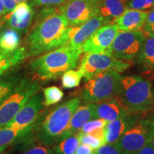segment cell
Returning <instances> with one entry per match:
<instances>
[{"label":"cell","mask_w":154,"mask_h":154,"mask_svg":"<svg viewBox=\"0 0 154 154\" xmlns=\"http://www.w3.org/2000/svg\"><path fill=\"white\" fill-rule=\"evenodd\" d=\"M21 83V82H20ZM13 77L0 79V103L20 84Z\"/></svg>","instance_id":"4316f807"},{"label":"cell","mask_w":154,"mask_h":154,"mask_svg":"<svg viewBox=\"0 0 154 154\" xmlns=\"http://www.w3.org/2000/svg\"><path fill=\"white\" fill-rule=\"evenodd\" d=\"M22 131L5 126L0 128V153L4 152L21 134Z\"/></svg>","instance_id":"603a6c76"},{"label":"cell","mask_w":154,"mask_h":154,"mask_svg":"<svg viewBox=\"0 0 154 154\" xmlns=\"http://www.w3.org/2000/svg\"><path fill=\"white\" fill-rule=\"evenodd\" d=\"M109 24H111L110 21L101 15L96 14L79 26H69L68 45L80 48L96 31L104 25Z\"/></svg>","instance_id":"4fadbf2b"},{"label":"cell","mask_w":154,"mask_h":154,"mask_svg":"<svg viewBox=\"0 0 154 154\" xmlns=\"http://www.w3.org/2000/svg\"><path fill=\"white\" fill-rule=\"evenodd\" d=\"M129 113L131 112L119 97L95 103V119H103L109 122L126 116Z\"/></svg>","instance_id":"2e32d148"},{"label":"cell","mask_w":154,"mask_h":154,"mask_svg":"<svg viewBox=\"0 0 154 154\" xmlns=\"http://www.w3.org/2000/svg\"><path fill=\"white\" fill-rule=\"evenodd\" d=\"M43 105L44 104L42 95L37 92L23 106L12 121L7 126L24 132L36 121Z\"/></svg>","instance_id":"7c38bea8"},{"label":"cell","mask_w":154,"mask_h":154,"mask_svg":"<svg viewBox=\"0 0 154 154\" xmlns=\"http://www.w3.org/2000/svg\"><path fill=\"white\" fill-rule=\"evenodd\" d=\"M0 36H1V34H0Z\"/></svg>","instance_id":"bcb514c9"},{"label":"cell","mask_w":154,"mask_h":154,"mask_svg":"<svg viewBox=\"0 0 154 154\" xmlns=\"http://www.w3.org/2000/svg\"><path fill=\"white\" fill-rule=\"evenodd\" d=\"M96 154H123L116 144L106 143L96 150Z\"/></svg>","instance_id":"1f68e13d"},{"label":"cell","mask_w":154,"mask_h":154,"mask_svg":"<svg viewBox=\"0 0 154 154\" xmlns=\"http://www.w3.org/2000/svg\"><path fill=\"white\" fill-rule=\"evenodd\" d=\"M154 136V112L143 113L138 122L121 136L116 145L123 154H134L151 143Z\"/></svg>","instance_id":"8992f818"},{"label":"cell","mask_w":154,"mask_h":154,"mask_svg":"<svg viewBox=\"0 0 154 154\" xmlns=\"http://www.w3.org/2000/svg\"><path fill=\"white\" fill-rule=\"evenodd\" d=\"M126 1H127V2H128V0H126Z\"/></svg>","instance_id":"f6af8a7d"},{"label":"cell","mask_w":154,"mask_h":154,"mask_svg":"<svg viewBox=\"0 0 154 154\" xmlns=\"http://www.w3.org/2000/svg\"><path fill=\"white\" fill-rule=\"evenodd\" d=\"M123 76L113 70L105 71L87 80L79 91L80 99L96 103L119 96Z\"/></svg>","instance_id":"5b68a950"},{"label":"cell","mask_w":154,"mask_h":154,"mask_svg":"<svg viewBox=\"0 0 154 154\" xmlns=\"http://www.w3.org/2000/svg\"><path fill=\"white\" fill-rule=\"evenodd\" d=\"M94 110L95 103H91L81 105L77 108L71 118L69 126L63 134L61 140L78 133L86 123L95 119Z\"/></svg>","instance_id":"ac0fdd59"},{"label":"cell","mask_w":154,"mask_h":154,"mask_svg":"<svg viewBox=\"0 0 154 154\" xmlns=\"http://www.w3.org/2000/svg\"><path fill=\"white\" fill-rule=\"evenodd\" d=\"M75 154H96V150L85 144H81L77 148Z\"/></svg>","instance_id":"e575fe53"},{"label":"cell","mask_w":154,"mask_h":154,"mask_svg":"<svg viewBox=\"0 0 154 154\" xmlns=\"http://www.w3.org/2000/svg\"><path fill=\"white\" fill-rule=\"evenodd\" d=\"M153 111V112H154V105H153V109H152V111Z\"/></svg>","instance_id":"ee69618b"},{"label":"cell","mask_w":154,"mask_h":154,"mask_svg":"<svg viewBox=\"0 0 154 154\" xmlns=\"http://www.w3.org/2000/svg\"><path fill=\"white\" fill-rule=\"evenodd\" d=\"M82 54L80 48L63 46L33 59L30 66L38 78L54 79L67 71L76 68Z\"/></svg>","instance_id":"7a4b0ae2"},{"label":"cell","mask_w":154,"mask_h":154,"mask_svg":"<svg viewBox=\"0 0 154 154\" xmlns=\"http://www.w3.org/2000/svg\"><path fill=\"white\" fill-rule=\"evenodd\" d=\"M44 96V104L46 106L59 103L63 97V92L59 87L55 86H49L43 89Z\"/></svg>","instance_id":"484cf974"},{"label":"cell","mask_w":154,"mask_h":154,"mask_svg":"<svg viewBox=\"0 0 154 154\" xmlns=\"http://www.w3.org/2000/svg\"><path fill=\"white\" fill-rule=\"evenodd\" d=\"M79 97H75L58 106L47 115L38 127L36 135L38 140L45 145L60 141L68 127L71 118L80 106Z\"/></svg>","instance_id":"277c9868"},{"label":"cell","mask_w":154,"mask_h":154,"mask_svg":"<svg viewBox=\"0 0 154 154\" xmlns=\"http://www.w3.org/2000/svg\"><path fill=\"white\" fill-rule=\"evenodd\" d=\"M66 0H32L31 5L32 7H42L44 8L48 7H60Z\"/></svg>","instance_id":"4dcf8cb0"},{"label":"cell","mask_w":154,"mask_h":154,"mask_svg":"<svg viewBox=\"0 0 154 154\" xmlns=\"http://www.w3.org/2000/svg\"><path fill=\"white\" fill-rule=\"evenodd\" d=\"M34 11L32 6L27 2L19 3L14 10L5 15V21L12 29L19 33L26 32L34 20Z\"/></svg>","instance_id":"5bb4252c"},{"label":"cell","mask_w":154,"mask_h":154,"mask_svg":"<svg viewBox=\"0 0 154 154\" xmlns=\"http://www.w3.org/2000/svg\"><path fill=\"white\" fill-rule=\"evenodd\" d=\"M107 123L108 121L103 119H94V120H91L88 121L87 123H86L83 126L82 129L78 133H79L81 134H89L90 132L96 129V128H105Z\"/></svg>","instance_id":"f1b7e54d"},{"label":"cell","mask_w":154,"mask_h":154,"mask_svg":"<svg viewBox=\"0 0 154 154\" xmlns=\"http://www.w3.org/2000/svg\"><path fill=\"white\" fill-rule=\"evenodd\" d=\"M0 24H1V23H0Z\"/></svg>","instance_id":"7dc6e473"},{"label":"cell","mask_w":154,"mask_h":154,"mask_svg":"<svg viewBox=\"0 0 154 154\" xmlns=\"http://www.w3.org/2000/svg\"><path fill=\"white\" fill-rule=\"evenodd\" d=\"M154 30V7L151 11L148 13L147 18H146V23L142 29V32L146 35L148 33Z\"/></svg>","instance_id":"d6a6232c"},{"label":"cell","mask_w":154,"mask_h":154,"mask_svg":"<svg viewBox=\"0 0 154 154\" xmlns=\"http://www.w3.org/2000/svg\"><path fill=\"white\" fill-rule=\"evenodd\" d=\"M146 36H148V37L154 38V30H153V31H151V32H149V33H148V34L146 35Z\"/></svg>","instance_id":"f35d334b"},{"label":"cell","mask_w":154,"mask_h":154,"mask_svg":"<svg viewBox=\"0 0 154 154\" xmlns=\"http://www.w3.org/2000/svg\"><path fill=\"white\" fill-rule=\"evenodd\" d=\"M79 143V133H76L60 140V143L56 147V152L57 154H75Z\"/></svg>","instance_id":"cb8c5ba5"},{"label":"cell","mask_w":154,"mask_h":154,"mask_svg":"<svg viewBox=\"0 0 154 154\" xmlns=\"http://www.w3.org/2000/svg\"><path fill=\"white\" fill-rule=\"evenodd\" d=\"M140 116L141 115L131 113L122 118L109 121L105 127L106 143H116L121 136L138 122Z\"/></svg>","instance_id":"9a60e30c"},{"label":"cell","mask_w":154,"mask_h":154,"mask_svg":"<svg viewBox=\"0 0 154 154\" xmlns=\"http://www.w3.org/2000/svg\"><path fill=\"white\" fill-rule=\"evenodd\" d=\"M95 7L97 14L110 21L111 24H114L128 8L126 0H95Z\"/></svg>","instance_id":"d6986e66"},{"label":"cell","mask_w":154,"mask_h":154,"mask_svg":"<svg viewBox=\"0 0 154 154\" xmlns=\"http://www.w3.org/2000/svg\"><path fill=\"white\" fill-rule=\"evenodd\" d=\"M2 2L7 14L14 10L17 5V3L15 0H2Z\"/></svg>","instance_id":"d590c367"},{"label":"cell","mask_w":154,"mask_h":154,"mask_svg":"<svg viewBox=\"0 0 154 154\" xmlns=\"http://www.w3.org/2000/svg\"><path fill=\"white\" fill-rule=\"evenodd\" d=\"M80 143L85 144L91 147L94 150H97L101 146L106 144V140L99 138L91 134H79Z\"/></svg>","instance_id":"83f0119b"},{"label":"cell","mask_w":154,"mask_h":154,"mask_svg":"<svg viewBox=\"0 0 154 154\" xmlns=\"http://www.w3.org/2000/svg\"><path fill=\"white\" fill-rule=\"evenodd\" d=\"M154 7V0H128L127 7L129 9L146 11Z\"/></svg>","instance_id":"f546056e"},{"label":"cell","mask_w":154,"mask_h":154,"mask_svg":"<svg viewBox=\"0 0 154 154\" xmlns=\"http://www.w3.org/2000/svg\"><path fill=\"white\" fill-rule=\"evenodd\" d=\"M146 38L142 30L119 31L111 45L110 53L116 59L130 62L137 57Z\"/></svg>","instance_id":"9c48e42d"},{"label":"cell","mask_w":154,"mask_h":154,"mask_svg":"<svg viewBox=\"0 0 154 154\" xmlns=\"http://www.w3.org/2000/svg\"><path fill=\"white\" fill-rule=\"evenodd\" d=\"M39 89L40 86L36 83L22 82L6 96L0 103V128L10 123L23 106Z\"/></svg>","instance_id":"52a82bcc"},{"label":"cell","mask_w":154,"mask_h":154,"mask_svg":"<svg viewBox=\"0 0 154 154\" xmlns=\"http://www.w3.org/2000/svg\"><path fill=\"white\" fill-rule=\"evenodd\" d=\"M152 91H153V96H154V86H153V87H152Z\"/></svg>","instance_id":"b9f144b4"},{"label":"cell","mask_w":154,"mask_h":154,"mask_svg":"<svg viewBox=\"0 0 154 154\" xmlns=\"http://www.w3.org/2000/svg\"><path fill=\"white\" fill-rule=\"evenodd\" d=\"M131 63L116 59L109 52L86 53L83 57L79 70L86 80L105 71L113 70L119 73L129 68Z\"/></svg>","instance_id":"ba28073f"},{"label":"cell","mask_w":154,"mask_h":154,"mask_svg":"<svg viewBox=\"0 0 154 154\" xmlns=\"http://www.w3.org/2000/svg\"><path fill=\"white\" fill-rule=\"evenodd\" d=\"M69 25L59 11L40 19L29 35L28 56H38L68 45Z\"/></svg>","instance_id":"6da1fadb"},{"label":"cell","mask_w":154,"mask_h":154,"mask_svg":"<svg viewBox=\"0 0 154 154\" xmlns=\"http://www.w3.org/2000/svg\"><path fill=\"white\" fill-rule=\"evenodd\" d=\"M0 154H9V153H4V152H2V153H0Z\"/></svg>","instance_id":"7bdbcfd3"},{"label":"cell","mask_w":154,"mask_h":154,"mask_svg":"<svg viewBox=\"0 0 154 154\" xmlns=\"http://www.w3.org/2000/svg\"><path fill=\"white\" fill-rule=\"evenodd\" d=\"M7 14L6 13V10L5 7H4V5L2 2V0H0V17L2 16H5V15Z\"/></svg>","instance_id":"74e56055"},{"label":"cell","mask_w":154,"mask_h":154,"mask_svg":"<svg viewBox=\"0 0 154 154\" xmlns=\"http://www.w3.org/2000/svg\"><path fill=\"white\" fill-rule=\"evenodd\" d=\"M119 32L115 24L104 25L88 38L80 47L82 53L109 52L112 43Z\"/></svg>","instance_id":"8fae6325"},{"label":"cell","mask_w":154,"mask_h":154,"mask_svg":"<svg viewBox=\"0 0 154 154\" xmlns=\"http://www.w3.org/2000/svg\"><path fill=\"white\" fill-rule=\"evenodd\" d=\"M20 42L19 32L12 29L5 30L0 36V52L9 53L16 50Z\"/></svg>","instance_id":"7402d4cb"},{"label":"cell","mask_w":154,"mask_h":154,"mask_svg":"<svg viewBox=\"0 0 154 154\" xmlns=\"http://www.w3.org/2000/svg\"><path fill=\"white\" fill-rule=\"evenodd\" d=\"M59 10L70 26H79L97 14L95 0H66Z\"/></svg>","instance_id":"30bf717a"},{"label":"cell","mask_w":154,"mask_h":154,"mask_svg":"<svg viewBox=\"0 0 154 154\" xmlns=\"http://www.w3.org/2000/svg\"><path fill=\"white\" fill-rule=\"evenodd\" d=\"M26 56L27 52L24 47L17 48L12 52H0V76L20 63Z\"/></svg>","instance_id":"44dd1931"},{"label":"cell","mask_w":154,"mask_h":154,"mask_svg":"<svg viewBox=\"0 0 154 154\" xmlns=\"http://www.w3.org/2000/svg\"><path fill=\"white\" fill-rule=\"evenodd\" d=\"M148 13L147 11L127 8L114 24L122 32L140 30L145 25Z\"/></svg>","instance_id":"e0dca14e"},{"label":"cell","mask_w":154,"mask_h":154,"mask_svg":"<svg viewBox=\"0 0 154 154\" xmlns=\"http://www.w3.org/2000/svg\"><path fill=\"white\" fill-rule=\"evenodd\" d=\"M83 75L79 70L71 69L61 76V85L64 88H73L79 86Z\"/></svg>","instance_id":"d4e9b609"},{"label":"cell","mask_w":154,"mask_h":154,"mask_svg":"<svg viewBox=\"0 0 154 154\" xmlns=\"http://www.w3.org/2000/svg\"><path fill=\"white\" fill-rule=\"evenodd\" d=\"M16 1V2L17 3V5L19 3H22V2H26V0H15Z\"/></svg>","instance_id":"ab89813d"},{"label":"cell","mask_w":154,"mask_h":154,"mask_svg":"<svg viewBox=\"0 0 154 154\" xmlns=\"http://www.w3.org/2000/svg\"><path fill=\"white\" fill-rule=\"evenodd\" d=\"M23 154H51V151L43 146H35L29 148Z\"/></svg>","instance_id":"836d02e7"},{"label":"cell","mask_w":154,"mask_h":154,"mask_svg":"<svg viewBox=\"0 0 154 154\" xmlns=\"http://www.w3.org/2000/svg\"><path fill=\"white\" fill-rule=\"evenodd\" d=\"M136 64L144 72L154 70V38H146L139 54L136 58Z\"/></svg>","instance_id":"ffe728a7"},{"label":"cell","mask_w":154,"mask_h":154,"mask_svg":"<svg viewBox=\"0 0 154 154\" xmlns=\"http://www.w3.org/2000/svg\"><path fill=\"white\" fill-rule=\"evenodd\" d=\"M151 145L152 146V147H153V149H154V136H153V138H152V140H151Z\"/></svg>","instance_id":"60d3db41"},{"label":"cell","mask_w":154,"mask_h":154,"mask_svg":"<svg viewBox=\"0 0 154 154\" xmlns=\"http://www.w3.org/2000/svg\"><path fill=\"white\" fill-rule=\"evenodd\" d=\"M134 154H154V149L152 147L151 143H149L145 147H143V149L139 150Z\"/></svg>","instance_id":"8d00e7d4"},{"label":"cell","mask_w":154,"mask_h":154,"mask_svg":"<svg viewBox=\"0 0 154 154\" xmlns=\"http://www.w3.org/2000/svg\"><path fill=\"white\" fill-rule=\"evenodd\" d=\"M152 87L151 82L141 76H122L118 97L131 113L142 115L153 108Z\"/></svg>","instance_id":"3957f363"}]
</instances>
